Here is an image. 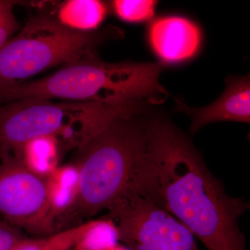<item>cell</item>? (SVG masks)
<instances>
[{
    "label": "cell",
    "instance_id": "1",
    "mask_svg": "<svg viewBox=\"0 0 250 250\" xmlns=\"http://www.w3.org/2000/svg\"><path fill=\"white\" fill-rule=\"evenodd\" d=\"M131 185L207 250H248L239 220L250 202L229 195L190 139L165 117L147 118L146 149Z\"/></svg>",
    "mask_w": 250,
    "mask_h": 250
},
{
    "label": "cell",
    "instance_id": "2",
    "mask_svg": "<svg viewBox=\"0 0 250 250\" xmlns=\"http://www.w3.org/2000/svg\"><path fill=\"white\" fill-rule=\"evenodd\" d=\"M164 67L159 62L109 63L88 57L43 78L0 88V104L28 98L106 104L164 103L167 93L159 82Z\"/></svg>",
    "mask_w": 250,
    "mask_h": 250
},
{
    "label": "cell",
    "instance_id": "3",
    "mask_svg": "<svg viewBox=\"0 0 250 250\" xmlns=\"http://www.w3.org/2000/svg\"><path fill=\"white\" fill-rule=\"evenodd\" d=\"M144 113L118 117L78 147L77 194L81 215L91 217L108 209L132 184L146 146Z\"/></svg>",
    "mask_w": 250,
    "mask_h": 250
},
{
    "label": "cell",
    "instance_id": "4",
    "mask_svg": "<svg viewBox=\"0 0 250 250\" xmlns=\"http://www.w3.org/2000/svg\"><path fill=\"white\" fill-rule=\"evenodd\" d=\"M128 111L126 105L28 98L0 104V155L23 160L27 143L62 137L78 147Z\"/></svg>",
    "mask_w": 250,
    "mask_h": 250
},
{
    "label": "cell",
    "instance_id": "5",
    "mask_svg": "<svg viewBox=\"0 0 250 250\" xmlns=\"http://www.w3.org/2000/svg\"><path fill=\"white\" fill-rule=\"evenodd\" d=\"M122 33L112 26L83 32L63 25L51 15L34 16L0 49V88L57 65L95 57L99 46L119 39Z\"/></svg>",
    "mask_w": 250,
    "mask_h": 250
},
{
    "label": "cell",
    "instance_id": "6",
    "mask_svg": "<svg viewBox=\"0 0 250 250\" xmlns=\"http://www.w3.org/2000/svg\"><path fill=\"white\" fill-rule=\"evenodd\" d=\"M107 210L129 250H199L187 227L132 185Z\"/></svg>",
    "mask_w": 250,
    "mask_h": 250
},
{
    "label": "cell",
    "instance_id": "7",
    "mask_svg": "<svg viewBox=\"0 0 250 250\" xmlns=\"http://www.w3.org/2000/svg\"><path fill=\"white\" fill-rule=\"evenodd\" d=\"M0 215L34 234H52L49 183L22 159L0 155Z\"/></svg>",
    "mask_w": 250,
    "mask_h": 250
},
{
    "label": "cell",
    "instance_id": "8",
    "mask_svg": "<svg viewBox=\"0 0 250 250\" xmlns=\"http://www.w3.org/2000/svg\"><path fill=\"white\" fill-rule=\"evenodd\" d=\"M225 93L215 103L200 108L189 107L176 99L174 111L186 113L191 118L190 131L195 134L206 125L217 122L250 123V76L229 77L226 80Z\"/></svg>",
    "mask_w": 250,
    "mask_h": 250
},
{
    "label": "cell",
    "instance_id": "9",
    "mask_svg": "<svg viewBox=\"0 0 250 250\" xmlns=\"http://www.w3.org/2000/svg\"><path fill=\"white\" fill-rule=\"evenodd\" d=\"M149 36L155 53L167 62L191 58L201 42V32L196 24L186 18L174 16L154 21Z\"/></svg>",
    "mask_w": 250,
    "mask_h": 250
},
{
    "label": "cell",
    "instance_id": "10",
    "mask_svg": "<svg viewBox=\"0 0 250 250\" xmlns=\"http://www.w3.org/2000/svg\"><path fill=\"white\" fill-rule=\"evenodd\" d=\"M108 13L105 3L98 0H69L61 4L57 18L63 25L79 31H93Z\"/></svg>",
    "mask_w": 250,
    "mask_h": 250
},
{
    "label": "cell",
    "instance_id": "11",
    "mask_svg": "<svg viewBox=\"0 0 250 250\" xmlns=\"http://www.w3.org/2000/svg\"><path fill=\"white\" fill-rule=\"evenodd\" d=\"M91 225V221L35 239L24 238L12 250H72Z\"/></svg>",
    "mask_w": 250,
    "mask_h": 250
},
{
    "label": "cell",
    "instance_id": "12",
    "mask_svg": "<svg viewBox=\"0 0 250 250\" xmlns=\"http://www.w3.org/2000/svg\"><path fill=\"white\" fill-rule=\"evenodd\" d=\"M118 242L116 224L111 219L94 220L72 250H111Z\"/></svg>",
    "mask_w": 250,
    "mask_h": 250
},
{
    "label": "cell",
    "instance_id": "13",
    "mask_svg": "<svg viewBox=\"0 0 250 250\" xmlns=\"http://www.w3.org/2000/svg\"><path fill=\"white\" fill-rule=\"evenodd\" d=\"M157 1L152 0H116L112 1V9L118 18L125 22H137L147 21L154 16Z\"/></svg>",
    "mask_w": 250,
    "mask_h": 250
},
{
    "label": "cell",
    "instance_id": "14",
    "mask_svg": "<svg viewBox=\"0 0 250 250\" xmlns=\"http://www.w3.org/2000/svg\"><path fill=\"white\" fill-rule=\"evenodd\" d=\"M18 2L0 0V49L18 32L19 23L15 16L14 8Z\"/></svg>",
    "mask_w": 250,
    "mask_h": 250
},
{
    "label": "cell",
    "instance_id": "15",
    "mask_svg": "<svg viewBox=\"0 0 250 250\" xmlns=\"http://www.w3.org/2000/svg\"><path fill=\"white\" fill-rule=\"evenodd\" d=\"M24 238L16 229L0 222V250H12Z\"/></svg>",
    "mask_w": 250,
    "mask_h": 250
},
{
    "label": "cell",
    "instance_id": "16",
    "mask_svg": "<svg viewBox=\"0 0 250 250\" xmlns=\"http://www.w3.org/2000/svg\"><path fill=\"white\" fill-rule=\"evenodd\" d=\"M111 250H129L128 249V248H123V247L120 246L119 245H118V246H116L113 249H112Z\"/></svg>",
    "mask_w": 250,
    "mask_h": 250
}]
</instances>
